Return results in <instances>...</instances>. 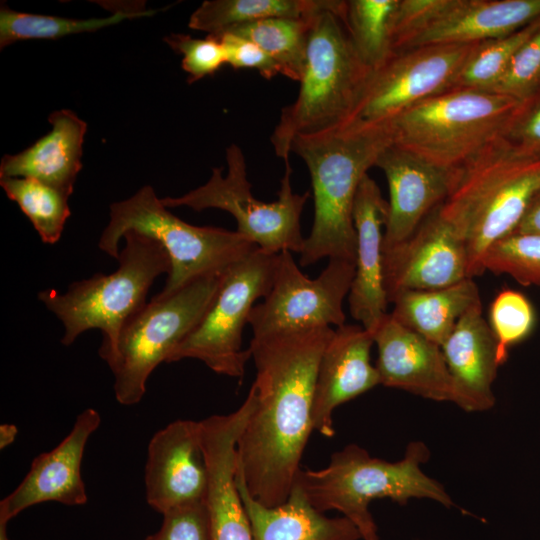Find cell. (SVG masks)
<instances>
[{"mask_svg":"<svg viewBox=\"0 0 540 540\" xmlns=\"http://www.w3.org/2000/svg\"><path fill=\"white\" fill-rule=\"evenodd\" d=\"M331 327L252 337L257 402L236 445V471L249 494L274 507L291 492L313 427L315 383Z\"/></svg>","mask_w":540,"mask_h":540,"instance_id":"obj_1","label":"cell"},{"mask_svg":"<svg viewBox=\"0 0 540 540\" xmlns=\"http://www.w3.org/2000/svg\"><path fill=\"white\" fill-rule=\"evenodd\" d=\"M390 144L386 123L350 121L294 138L291 152L304 160L314 198V221L300 253L301 266L312 265L325 257L355 262V196L367 171Z\"/></svg>","mask_w":540,"mask_h":540,"instance_id":"obj_2","label":"cell"},{"mask_svg":"<svg viewBox=\"0 0 540 540\" xmlns=\"http://www.w3.org/2000/svg\"><path fill=\"white\" fill-rule=\"evenodd\" d=\"M539 192L540 154L507 137L454 170L440 214L466 246L470 278L485 272L488 250L515 231Z\"/></svg>","mask_w":540,"mask_h":540,"instance_id":"obj_3","label":"cell"},{"mask_svg":"<svg viewBox=\"0 0 540 540\" xmlns=\"http://www.w3.org/2000/svg\"><path fill=\"white\" fill-rule=\"evenodd\" d=\"M344 6L345 1L329 0L311 17L298 96L282 109L270 138L276 155L285 162L296 136L349 121L372 72L352 43L342 18Z\"/></svg>","mask_w":540,"mask_h":540,"instance_id":"obj_4","label":"cell"},{"mask_svg":"<svg viewBox=\"0 0 540 540\" xmlns=\"http://www.w3.org/2000/svg\"><path fill=\"white\" fill-rule=\"evenodd\" d=\"M430 455L422 441L410 442L403 458L395 462L372 457L361 446L349 444L334 452L325 468L300 469L294 483L320 512L336 510L353 522L362 540H380L369 510L375 499L388 498L399 505L413 498L430 499L446 508L455 506L444 486L421 469Z\"/></svg>","mask_w":540,"mask_h":540,"instance_id":"obj_5","label":"cell"},{"mask_svg":"<svg viewBox=\"0 0 540 540\" xmlns=\"http://www.w3.org/2000/svg\"><path fill=\"white\" fill-rule=\"evenodd\" d=\"M528 102L489 90L451 89L386 124L393 145L437 167L456 170L507 137Z\"/></svg>","mask_w":540,"mask_h":540,"instance_id":"obj_6","label":"cell"},{"mask_svg":"<svg viewBox=\"0 0 540 540\" xmlns=\"http://www.w3.org/2000/svg\"><path fill=\"white\" fill-rule=\"evenodd\" d=\"M119 267L109 275L96 274L71 284L59 293L47 289L38 299L63 324L62 344L71 345L80 334L99 329L103 334L99 355L109 364L115 356L124 325L146 305L154 280L171 269L169 256L153 238L136 231L124 234Z\"/></svg>","mask_w":540,"mask_h":540,"instance_id":"obj_7","label":"cell"},{"mask_svg":"<svg viewBox=\"0 0 540 540\" xmlns=\"http://www.w3.org/2000/svg\"><path fill=\"white\" fill-rule=\"evenodd\" d=\"M110 220L98 247L118 259L119 242L136 231L159 242L167 252L171 269L157 296L171 295L204 277L221 276L257 246L239 234L216 227L191 225L173 215L147 185L133 196L110 205Z\"/></svg>","mask_w":540,"mask_h":540,"instance_id":"obj_8","label":"cell"},{"mask_svg":"<svg viewBox=\"0 0 540 540\" xmlns=\"http://www.w3.org/2000/svg\"><path fill=\"white\" fill-rule=\"evenodd\" d=\"M221 276L204 277L167 296H154L121 330L108 364L118 403L137 404L154 369L196 328L221 284Z\"/></svg>","mask_w":540,"mask_h":540,"instance_id":"obj_9","label":"cell"},{"mask_svg":"<svg viewBox=\"0 0 540 540\" xmlns=\"http://www.w3.org/2000/svg\"><path fill=\"white\" fill-rule=\"evenodd\" d=\"M227 173L214 168L202 186L179 197L161 198L165 207L187 206L195 211L216 208L230 213L236 220L237 232L260 249L278 254L283 250L301 253L305 238L300 218L310 195L294 193L290 177L292 169L286 161L278 200L265 203L251 193L245 156L236 144L226 149Z\"/></svg>","mask_w":540,"mask_h":540,"instance_id":"obj_10","label":"cell"},{"mask_svg":"<svg viewBox=\"0 0 540 540\" xmlns=\"http://www.w3.org/2000/svg\"><path fill=\"white\" fill-rule=\"evenodd\" d=\"M278 259L279 253L256 247L229 267L209 309L167 363L197 359L217 374L242 379L251 358L250 349H242L243 328L255 301L271 290Z\"/></svg>","mask_w":540,"mask_h":540,"instance_id":"obj_11","label":"cell"},{"mask_svg":"<svg viewBox=\"0 0 540 540\" xmlns=\"http://www.w3.org/2000/svg\"><path fill=\"white\" fill-rule=\"evenodd\" d=\"M354 275L355 262L332 258L317 278L310 279L290 251H281L271 290L249 314L253 337L344 325L343 301Z\"/></svg>","mask_w":540,"mask_h":540,"instance_id":"obj_12","label":"cell"},{"mask_svg":"<svg viewBox=\"0 0 540 540\" xmlns=\"http://www.w3.org/2000/svg\"><path fill=\"white\" fill-rule=\"evenodd\" d=\"M479 43L427 45L393 51L372 70L348 122L383 124L410 107L453 88Z\"/></svg>","mask_w":540,"mask_h":540,"instance_id":"obj_13","label":"cell"},{"mask_svg":"<svg viewBox=\"0 0 540 540\" xmlns=\"http://www.w3.org/2000/svg\"><path fill=\"white\" fill-rule=\"evenodd\" d=\"M469 277L464 242L437 207L406 240L383 249L388 302L401 292L438 289Z\"/></svg>","mask_w":540,"mask_h":540,"instance_id":"obj_14","label":"cell"},{"mask_svg":"<svg viewBox=\"0 0 540 540\" xmlns=\"http://www.w3.org/2000/svg\"><path fill=\"white\" fill-rule=\"evenodd\" d=\"M144 481L148 505L161 514L205 499L208 471L200 421L176 420L152 436Z\"/></svg>","mask_w":540,"mask_h":540,"instance_id":"obj_15","label":"cell"},{"mask_svg":"<svg viewBox=\"0 0 540 540\" xmlns=\"http://www.w3.org/2000/svg\"><path fill=\"white\" fill-rule=\"evenodd\" d=\"M101 424L99 412L87 408L77 415L68 435L51 451L35 457L20 484L0 502V521L8 523L25 509L44 502L86 504L81 463L90 436Z\"/></svg>","mask_w":540,"mask_h":540,"instance_id":"obj_16","label":"cell"},{"mask_svg":"<svg viewBox=\"0 0 540 540\" xmlns=\"http://www.w3.org/2000/svg\"><path fill=\"white\" fill-rule=\"evenodd\" d=\"M252 411V402L246 400L232 413L212 415L200 421L208 471L205 502L212 540H253L235 480L236 445Z\"/></svg>","mask_w":540,"mask_h":540,"instance_id":"obj_17","label":"cell"},{"mask_svg":"<svg viewBox=\"0 0 540 540\" xmlns=\"http://www.w3.org/2000/svg\"><path fill=\"white\" fill-rule=\"evenodd\" d=\"M375 166L384 172L389 189L385 249L409 238L444 202L453 184L454 170L432 165L393 144L381 152Z\"/></svg>","mask_w":540,"mask_h":540,"instance_id":"obj_18","label":"cell"},{"mask_svg":"<svg viewBox=\"0 0 540 540\" xmlns=\"http://www.w3.org/2000/svg\"><path fill=\"white\" fill-rule=\"evenodd\" d=\"M380 384L434 401L454 400V385L441 346L407 328L390 313L372 333Z\"/></svg>","mask_w":540,"mask_h":540,"instance_id":"obj_19","label":"cell"},{"mask_svg":"<svg viewBox=\"0 0 540 540\" xmlns=\"http://www.w3.org/2000/svg\"><path fill=\"white\" fill-rule=\"evenodd\" d=\"M388 201L368 174L361 180L354 201L356 232L355 275L348 294L352 317L373 333L388 314L383 284V239Z\"/></svg>","mask_w":540,"mask_h":540,"instance_id":"obj_20","label":"cell"},{"mask_svg":"<svg viewBox=\"0 0 540 540\" xmlns=\"http://www.w3.org/2000/svg\"><path fill=\"white\" fill-rule=\"evenodd\" d=\"M373 335L362 325L337 327L320 359L313 398V427L325 437L335 434L333 412L341 404L380 384L371 364Z\"/></svg>","mask_w":540,"mask_h":540,"instance_id":"obj_21","label":"cell"},{"mask_svg":"<svg viewBox=\"0 0 540 540\" xmlns=\"http://www.w3.org/2000/svg\"><path fill=\"white\" fill-rule=\"evenodd\" d=\"M540 19V0H451L448 8L395 51L473 44L509 35Z\"/></svg>","mask_w":540,"mask_h":540,"instance_id":"obj_22","label":"cell"},{"mask_svg":"<svg viewBox=\"0 0 540 540\" xmlns=\"http://www.w3.org/2000/svg\"><path fill=\"white\" fill-rule=\"evenodd\" d=\"M441 349L453 380V403L466 412L491 409L495 404L492 385L500 364L482 305L460 318Z\"/></svg>","mask_w":540,"mask_h":540,"instance_id":"obj_23","label":"cell"},{"mask_svg":"<svg viewBox=\"0 0 540 540\" xmlns=\"http://www.w3.org/2000/svg\"><path fill=\"white\" fill-rule=\"evenodd\" d=\"M48 121L51 130L46 135L25 150L2 157L0 178L34 179L70 196L82 169L87 124L69 109L53 111Z\"/></svg>","mask_w":540,"mask_h":540,"instance_id":"obj_24","label":"cell"},{"mask_svg":"<svg viewBox=\"0 0 540 540\" xmlns=\"http://www.w3.org/2000/svg\"><path fill=\"white\" fill-rule=\"evenodd\" d=\"M235 480L253 540H362L353 522L344 516L324 515L309 502L295 483L284 503L267 507L249 494L237 471Z\"/></svg>","mask_w":540,"mask_h":540,"instance_id":"obj_25","label":"cell"},{"mask_svg":"<svg viewBox=\"0 0 540 540\" xmlns=\"http://www.w3.org/2000/svg\"><path fill=\"white\" fill-rule=\"evenodd\" d=\"M391 303L395 320L439 346L466 312L482 305L473 278L438 289L401 292Z\"/></svg>","mask_w":540,"mask_h":540,"instance_id":"obj_26","label":"cell"},{"mask_svg":"<svg viewBox=\"0 0 540 540\" xmlns=\"http://www.w3.org/2000/svg\"><path fill=\"white\" fill-rule=\"evenodd\" d=\"M328 0H207L190 16L189 27L218 36L236 26L273 17L305 18Z\"/></svg>","mask_w":540,"mask_h":540,"instance_id":"obj_27","label":"cell"},{"mask_svg":"<svg viewBox=\"0 0 540 540\" xmlns=\"http://www.w3.org/2000/svg\"><path fill=\"white\" fill-rule=\"evenodd\" d=\"M315 13L305 18L260 19L236 26L226 32L258 45L277 63L280 74L300 82L306 66L311 17Z\"/></svg>","mask_w":540,"mask_h":540,"instance_id":"obj_28","label":"cell"},{"mask_svg":"<svg viewBox=\"0 0 540 540\" xmlns=\"http://www.w3.org/2000/svg\"><path fill=\"white\" fill-rule=\"evenodd\" d=\"M154 10H119L108 17L72 19L18 12L6 4L0 7V48L30 39H59L68 35L94 32L125 19L150 16Z\"/></svg>","mask_w":540,"mask_h":540,"instance_id":"obj_29","label":"cell"},{"mask_svg":"<svg viewBox=\"0 0 540 540\" xmlns=\"http://www.w3.org/2000/svg\"><path fill=\"white\" fill-rule=\"evenodd\" d=\"M397 4L398 0L345 1L343 21L358 55L371 70L392 54L391 22Z\"/></svg>","mask_w":540,"mask_h":540,"instance_id":"obj_30","label":"cell"},{"mask_svg":"<svg viewBox=\"0 0 540 540\" xmlns=\"http://www.w3.org/2000/svg\"><path fill=\"white\" fill-rule=\"evenodd\" d=\"M0 185L7 197L16 202L28 217L44 243L59 241L71 214L70 196L30 178L1 177Z\"/></svg>","mask_w":540,"mask_h":540,"instance_id":"obj_31","label":"cell"},{"mask_svg":"<svg viewBox=\"0 0 540 540\" xmlns=\"http://www.w3.org/2000/svg\"><path fill=\"white\" fill-rule=\"evenodd\" d=\"M539 28L540 19L509 35L479 43L461 68L452 89H491L514 54Z\"/></svg>","mask_w":540,"mask_h":540,"instance_id":"obj_32","label":"cell"},{"mask_svg":"<svg viewBox=\"0 0 540 540\" xmlns=\"http://www.w3.org/2000/svg\"><path fill=\"white\" fill-rule=\"evenodd\" d=\"M535 320L534 308L521 292L505 288L495 296L490 304L488 324L497 343L500 365L507 360L510 348L529 336Z\"/></svg>","mask_w":540,"mask_h":540,"instance_id":"obj_33","label":"cell"},{"mask_svg":"<svg viewBox=\"0 0 540 540\" xmlns=\"http://www.w3.org/2000/svg\"><path fill=\"white\" fill-rule=\"evenodd\" d=\"M484 269L511 276L523 286H540V234H510L484 258Z\"/></svg>","mask_w":540,"mask_h":540,"instance_id":"obj_34","label":"cell"},{"mask_svg":"<svg viewBox=\"0 0 540 540\" xmlns=\"http://www.w3.org/2000/svg\"><path fill=\"white\" fill-rule=\"evenodd\" d=\"M540 83V28L518 49L506 70L489 89L528 102Z\"/></svg>","mask_w":540,"mask_h":540,"instance_id":"obj_35","label":"cell"},{"mask_svg":"<svg viewBox=\"0 0 540 540\" xmlns=\"http://www.w3.org/2000/svg\"><path fill=\"white\" fill-rule=\"evenodd\" d=\"M176 53L182 54V69L187 73V82L192 84L216 73L226 64V54L219 38H193L187 34H169L163 38Z\"/></svg>","mask_w":540,"mask_h":540,"instance_id":"obj_36","label":"cell"},{"mask_svg":"<svg viewBox=\"0 0 540 540\" xmlns=\"http://www.w3.org/2000/svg\"><path fill=\"white\" fill-rule=\"evenodd\" d=\"M162 515L158 531L143 540H212L205 499L175 507Z\"/></svg>","mask_w":540,"mask_h":540,"instance_id":"obj_37","label":"cell"},{"mask_svg":"<svg viewBox=\"0 0 540 540\" xmlns=\"http://www.w3.org/2000/svg\"><path fill=\"white\" fill-rule=\"evenodd\" d=\"M216 37L224 47L226 64L234 69H255L268 80L280 74L277 63L252 41L229 32Z\"/></svg>","mask_w":540,"mask_h":540,"instance_id":"obj_38","label":"cell"},{"mask_svg":"<svg viewBox=\"0 0 540 540\" xmlns=\"http://www.w3.org/2000/svg\"><path fill=\"white\" fill-rule=\"evenodd\" d=\"M507 139L524 151L540 154V105L518 120Z\"/></svg>","mask_w":540,"mask_h":540,"instance_id":"obj_39","label":"cell"},{"mask_svg":"<svg viewBox=\"0 0 540 540\" xmlns=\"http://www.w3.org/2000/svg\"><path fill=\"white\" fill-rule=\"evenodd\" d=\"M512 234H540V192L535 196Z\"/></svg>","mask_w":540,"mask_h":540,"instance_id":"obj_40","label":"cell"},{"mask_svg":"<svg viewBox=\"0 0 540 540\" xmlns=\"http://www.w3.org/2000/svg\"><path fill=\"white\" fill-rule=\"evenodd\" d=\"M18 434V429L14 424L4 423L0 425V449L11 445Z\"/></svg>","mask_w":540,"mask_h":540,"instance_id":"obj_41","label":"cell"},{"mask_svg":"<svg viewBox=\"0 0 540 540\" xmlns=\"http://www.w3.org/2000/svg\"><path fill=\"white\" fill-rule=\"evenodd\" d=\"M7 523L0 521V540H10L7 534Z\"/></svg>","mask_w":540,"mask_h":540,"instance_id":"obj_42","label":"cell"}]
</instances>
